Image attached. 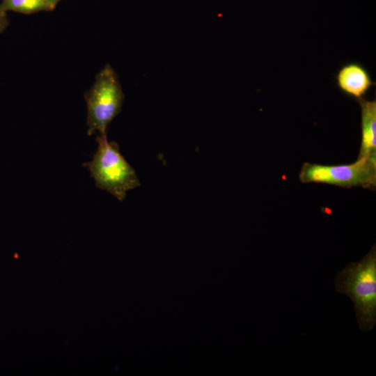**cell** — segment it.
<instances>
[{"mask_svg":"<svg viewBox=\"0 0 376 376\" xmlns=\"http://www.w3.org/2000/svg\"><path fill=\"white\" fill-rule=\"evenodd\" d=\"M47 3L49 4V6L51 7L52 10H53L58 3H59L62 0H45Z\"/></svg>","mask_w":376,"mask_h":376,"instance_id":"9","label":"cell"},{"mask_svg":"<svg viewBox=\"0 0 376 376\" xmlns=\"http://www.w3.org/2000/svg\"><path fill=\"white\" fill-rule=\"evenodd\" d=\"M96 141L97 148L93 159L84 166L90 171L97 188L123 201L128 191L140 186V181L120 152L117 143L109 142L107 134H99Z\"/></svg>","mask_w":376,"mask_h":376,"instance_id":"2","label":"cell"},{"mask_svg":"<svg viewBox=\"0 0 376 376\" xmlns=\"http://www.w3.org/2000/svg\"><path fill=\"white\" fill-rule=\"evenodd\" d=\"M304 183L317 182L350 187H370L376 182V155L358 158L353 164L321 165L304 164L299 173Z\"/></svg>","mask_w":376,"mask_h":376,"instance_id":"4","label":"cell"},{"mask_svg":"<svg viewBox=\"0 0 376 376\" xmlns=\"http://www.w3.org/2000/svg\"><path fill=\"white\" fill-rule=\"evenodd\" d=\"M334 286L338 293L352 301L360 330H372L376 323L375 246L360 261L350 263L340 270Z\"/></svg>","mask_w":376,"mask_h":376,"instance_id":"1","label":"cell"},{"mask_svg":"<svg viewBox=\"0 0 376 376\" xmlns=\"http://www.w3.org/2000/svg\"><path fill=\"white\" fill-rule=\"evenodd\" d=\"M9 22L6 15L0 14V33L8 26Z\"/></svg>","mask_w":376,"mask_h":376,"instance_id":"8","label":"cell"},{"mask_svg":"<svg viewBox=\"0 0 376 376\" xmlns=\"http://www.w3.org/2000/svg\"><path fill=\"white\" fill-rule=\"evenodd\" d=\"M338 88L345 95L360 100L375 85L368 70L361 63H348L336 75Z\"/></svg>","mask_w":376,"mask_h":376,"instance_id":"5","label":"cell"},{"mask_svg":"<svg viewBox=\"0 0 376 376\" xmlns=\"http://www.w3.org/2000/svg\"><path fill=\"white\" fill-rule=\"evenodd\" d=\"M45 0H2L0 14L6 15L8 11L22 14H33L41 11H52Z\"/></svg>","mask_w":376,"mask_h":376,"instance_id":"7","label":"cell"},{"mask_svg":"<svg viewBox=\"0 0 376 376\" xmlns=\"http://www.w3.org/2000/svg\"><path fill=\"white\" fill-rule=\"evenodd\" d=\"M87 133L107 134L111 120L120 111L124 95L117 75L109 64L96 75L92 87L86 93Z\"/></svg>","mask_w":376,"mask_h":376,"instance_id":"3","label":"cell"},{"mask_svg":"<svg viewBox=\"0 0 376 376\" xmlns=\"http://www.w3.org/2000/svg\"><path fill=\"white\" fill-rule=\"evenodd\" d=\"M361 114V144L358 158L376 155V100H358Z\"/></svg>","mask_w":376,"mask_h":376,"instance_id":"6","label":"cell"}]
</instances>
